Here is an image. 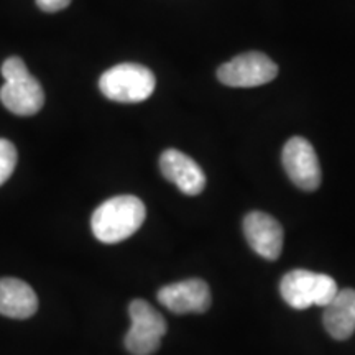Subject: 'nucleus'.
<instances>
[{
  "label": "nucleus",
  "mask_w": 355,
  "mask_h": 355,
  "mask_svg": "<svg viewBox=\"0 0 355 355\" xmlns=\"http://www.w3.org/2000/svg\"><path fill=\"white\" fill-rule=\"evenodd\" d=\"M145 204L137 196H115L94 211L91 227L97 241L119 243L130 237L145 222Z\"/></svg>",
  "instance_id": "obj_1"
},
{
  "label": "nucleus",
  "mask_w": 355,
  "mask_h": 355,
  "mask_svg": "<svg viewBox=\"0 0 355 355\" xmlns=\"http://www.w3.org/2000/svg\"><path fill=\"white\" fill-rule=\"evenodd\" d=\"M2 76L6 84L0 87V101L12 114L30 117L38 114L44 104L42 84L26 69L24 60L12 56L3 61Z\"/></svg>",
  "instance_id": "obj_2"
},
{
  "label": "nucleus",
  "mask_w": 355,
  "mask_h": 355,
  "mask_svg": "<svg viewBox=\"0 0 355 355\" xmlns=\"http://www.w3.org/2000/svg\"><path fill=\"white\" fill-rule=\"evenodd\" d=\"M337 291L339 288L334 278L309 270L288 272L279 283L283 300L295 309H308L309 306L326 308L336 298Z\"/></svg>",
  "instance_id": "obj_3"
},
{
  "label": "nucleus",
  "mask_w": 355,
  "mask_h": 355,
  "mask_svg": "<svg viewBox=\"0 0 355 355\" xmlns=\"http://www.w3.org/2000/svg\"><path fill=\"white\" fill-rule=\"evenodd\" d=\"M155 74L148 68L135 63H122L105 71L99 79L101 92L107 99L133 104L153 94Z\"/></svg>",
  "instance_id": "obj_4"
},
{
  "label": "nucleus",
  "mask_w": 355,
  "mask_h": 355,
  "mask_svg": "<svg viewBox=\"0 0 355 355\" xmlns=\"http://www.w3.org/2000/svg\"><path fill=\"white\" fill-rule=\"evenodd\" d=\"M132 326L125 336V349L132 355H152L162 345L166 334V321L152 304L144 300H133L128 306Z\"/></svg>",
  "instance_id": "obj_5"
},
{
  "label": "nucleus",
  "mask_w": 355,
  "mask_h": 355,
  "mask_svg": "<svg viewBox=\"0 0 355 355\" xmlns=\"http://www.w3.org/2000/svg\"><path fill=\"white\" fill-rule=\"evenodd\" d=\"M278 66L260 51H248L235 56L217 69V78L230 87H257L273 81Z\"/></svg>",
  "instance_id": "obj_6"
},
{
  "label": "nucleus",
  "mask_w": 355,
  "mask_h": 355,
  "mask_svg": "<svg viewBox=\"0 0 355 355\" xmlns=\"http://www.w3.org/2000/svg\"><path fill=\"white\" fill-rule=\"evenodd\" d=\"M283 166L290 180L298 188L314 191L321 184V165L313 145L303 137H293L286 141L282 155Z\"/></svg>",
  "instance_id": "obj_7"
},
{
  "label": "nucleus",
  "mask_w": 355,
  "mask_h": 355,
  "mask_svg": "<svg viewBox=\"0 0 355 355\" xmlns=\"http://www.w3.org/2000/svg\"><path fill=\"white\" fill-rule=\"evenodd\" d=\"M158 301L175 314L206 313L211 308V290L202 279L191 278L163 286Z\"/></svg>",
  "instance_id": "obj_8"
},
{
  "label": "nucleus",
  "mask_w": 355,
  "mask_h": 355,
  "mask_svg": "<svg viewBox=\"0 0 355 355\" xmlns=\"http://www.w3.org/2000/svg\"><path fill=\"white\" fill-rule=\"evenodd\" d=\"M243 234L252 250L266 260H277L283 248V229L279 222L265 212L254 211L243 219Z\"/></svg>",
  "instance_id": "obj_9"
},
{
  "label": "nucleus",
  "mask_w": 355,
  "mask_h": 355,
  "mask_svg": "<svg viewBox=\"0 0 355 355\" xmlns=\"http://www.w3.org/2000/svg\"><path fill=\"white\" fill-rule=\"evenodd\" d=\"M159 170L163 176L188 196H198L206 188V175L193 158L180 150H166L159 157Z\"/></svg>",
  "instance_id": "obj_10"
},
{
  "label": "nucleus",
  "mask_w": 355,
  "mask_h": 355,
  "mask_svg": "<svg viewBox=\"0 0 355 355\" xmlns=\"http://www.w3.org/2000/svg\"><path fill=\"white\" fill-rule=\"evenodd\" d=\"M322 324L336 340H347L355 332V290L337 291L336 298L324 308Z\"/></svg>",
  "instance_id": "obj_11"
},
{
  "label": "nucleus",
  "mask_w": 355,
  "mask_h": 355,
  "mask_svg": "<svg viewBox=\"0 0 355 355\" xmlns=\"http://www.w3.org/2000/svg\"><path fill=\"white\" fill-rule=\"evenodd\" d=\"M38 309L33 288L19 278H0V314L12 319H28Z\"/></svg>",
  "instance_id": "obj_12"
},
{
  "label": "nucleus",
  "mask_w": 355,
  "mask_h": 355,
  "mask_svg": "<svg viewBox=\"0 0 355 355\" xmlns=\"http://www.w3.org/2000/svg\"><path fill=\"white\" fill-rule=\"evenodd\" d=\"M17 159H19V153H17L15 145L6 139H0V186L12 176L17 166Z\"/></svg>",
  "instance_id": "obj_13"
},
{
  "label": "nucleus",
  "mask_w": 355,
  "mask_h": 355,
  "mask_svg": "<svg viewBox=\"0 0 355 355\" xmlns=\"http://www.w3.org/2000/svg\"><path fill=\"white\" fill-rule=\"evenodd\" d=\"M71 3V0H37V6L42 8L43 12L53 13L60 12L66 8Z\"/></svg>",
  "instance_id": "obj_14"
}]
</instances>
